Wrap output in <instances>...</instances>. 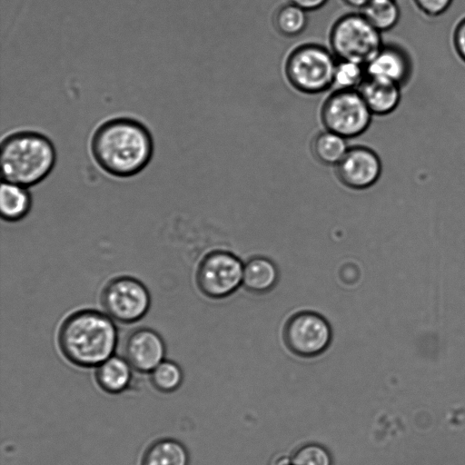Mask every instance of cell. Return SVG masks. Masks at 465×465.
I'll return each instance as SVG.
<instances>
[{
  "mask_svg": "<svg viewBox=\"0 0 465 465\" xmlns=\"http://www.w3.org/2000/svg\"><path fill=\"white\" fill-rule=\"evenodd\" d=\"M154 143L149 128L131 116H114L101 122L89 140V153L105 173L117 178L133 177L153 159Z\"/></svg>",
  "mask_w": 465,
  "mask_h": 465,
  "instance_id": "1",
  "label": "cell"
},
{
  "mask_svg": "<svg viewBox=\"0 0 465 465\" xmlns=\"http://www.w3.org/2000/svg\"><path fill=\"white\" fill-rule=\"evenodd\" d=\"M118 341L114 320L105 312L83 309L61 323L57 342L63 355L80 367H97L113 356Z\"/></svg>",
  "mask_w": 465,
  "mask_h": 465,
  "instance_id": "2",
  "label": "cell"
},
{
  "mask_svg": "<svg viewBox=\"0 0 465 465\" xmlns=\"http://www.w3.org/2000/svg\"><path fill=\"white\" fill-rule=\"evenodd\" d=\"M0 149L3 181L25 187L44 181L56 163L54 143L35 130L20 129L6 134Z\"/></svg>",
  "mask_w": 465,
  "mask_h": 465,
  "instance_id": "3",
  "label": "cell"
},
{
  "mask_svg": "<svg viewBox=\"0 0 465 465\" xmlns=\"http://www.w3.org/2000/svg\"><path fill=\"white\" fill-rule=\"evenodd\" d=\"M338 59L331 50L316 43L292 49L284 63V74L298 92L318 94L332 87Z\"/></svg>",
  "mask_w": 465,
  "mask_h": 465,
  "instance_id": "4",
  "label": "cell"
},
{
  "mask_svg": "<svg viewBox=\"0 0 465 465\" xmlns=\"http://www.w3.org/2000/svg\"><path fill=\"white\" fill-rule=\"evenodd\" d=\"M329 43L338 60L366 64L384 44L381 33L361 13H348L332 25Z\"/></svg>",
  "mask_w": 465,
  "mask_h": 465,
  "instance_id": "5",
  "label": "cell"
},
{
  "mask_svg": "<svg viewBox=\"0 0 465 465\" xmlns=\"http://www.w3.org/2000/svg\"><path fill=\"white\" fill-rule=\"evenodd\" d=\"M320 116L326 130L351 139L368 130L373 114L358 90L334 89L322 103Z\"/></svg>",
  "mask_w": 465,
  "mask_h": 465,
  "instance_id": "6",
  "label": "cell"
},
{
  "mask_svg": "<svg viewBox=\"0 0 465 465\" xmlns=\"http://www.w3.org/2000/svg\"><path fill=\"white\" fill-rule=\"evenodd\" d=\"M101 304L113 320L129 324L144 317L151 305V297L141 281L122 275L111 279L104 286Z\"/></svg>",
  "mask_w": 465,
  "mask_h": 465,
  "instance_id": "7",
  "label": "cell"
},
{
  "mask_svg": "<svg viewBox=\"0 0 465 465\" xmlns=\"http://www.w3.org/2000/svg\"><path fill=\"white\" fill-rule=\"evenodd\" d=\"M243 264L232 252L213 251L207 253L196 270V284L205 296L223 299L242 285Z\"/></svg>",
  "mask_w": 465,
  "mask_h": 465,
  "instance_id": "8",
  "label": "cell"
},
{
  "mask_svg": "<svg viewBox=\"0 0 465 465\" xmlns=\"http://www.w3.org/2000/svg\"><path fill=\"white\" fill-rule=\"evenodd\" d=\"M332 331L321 314L303 311L291 316L283 329L286 347L295 355L312 358L324 352L330 346Z\"/></svg>",
  "mask_w": 465,
  "mask_h": 465,
  "instance_id": "9",
  "label": "cell"
},
{
  "mask_svg": "<svg viewBox=\"0 0 465 465\" xmlns=\"http://www.w3.org/2000/svg\"><path fill=\"white\" fill-rule=\"evenodd\" d=\"M382 164L380 156L365 145L350 146L335 166L340 182L354 190H363L375 184L381 177Z\"/></svg>",
  "mask_w": 465,
  "mask_h": 465,
  "instance_id": "10",
  "label": "cell"
},
{
  "mask_svg": "<svg viewBox=\"0 0 465 465\" xmlns=\"http://www.w3.org/2000/svg\"><path fill=\"white\" fill-rule=\"evenodd\" d=\"M164 353V341L153 329L138 328L125 338L124 358L138 371H152L163 361Z\"/></svg>",
  "mask_w": 465,
  "mask_h": 465,
  "instance_id": "11",
  "label": "cell"
},
{
  "mask_svg": "<svg viewBox=\"0 0 465 465\" xmlns=\"http://www.w3.org/2000/svg\"><path fill=\"white\" fill-rule=\"evenodd\" d=\"M368 76L391 82L400 86L411 76L412 63L407 51L395 44H383L365 64Z\"/></svg>",
  "mask_w": 465,
  "mask_h": 465,
  "instance_id": "12",
  "label": "cell"
},
{
  "mask_svg": "<svg viewBox=\"0 0 465 465\" xmlns=\"http://www.w3.org/2000/svg\"><path fill=\"white\" fill-rule=\"evenodd\" d=\"M358 91L373 115L393 113L401 100V86L368 75Z\"/></svg>",
  "mask_w": 465,
  "mask_h": 465,
  "instance_id": "13",
  "label": "cell"
},
{
  "mask_svg": "<svg viewBox=\"0 0 465 465\" xmlns=\"http://www.w3.org/2000/svg\"><path fill=\"white\" fill-rule=\"evenodd\" d=\"M279 277L276 264L268 258L255 256L243 264L242 285L252 293L271 292L277 285Z\"/></svg>",
  "mask_w": 465,
  "mask_h": 465,
  "instance_id": "14",
  "label": "cell"
},
{
  "mask_svg": "<svg viewBox=\"0 0 465 465\" xmlns=\"http://www.w3.org/2000/svg\"><path fill=\"white\" fill-rule=\"evenodd\" d=\"M32 197L27 187L3 181L0 190L1 217L7 222H17L30 212Z\"/></svg>",
  "mask_w": 465,
  "mask_h": 465,
  "instance_id": "15",
  "label": "cell"
},
{
  "mask_svg": "<svg viewBox=\"0 0 465 465\" xmlns=\"http://www.w3.org/2000/svg\"><path fill=\"white\" fill-rule=\"evenodd\" d=\"M131 365L119 356H111L97 366L95 378L100 387L110 393L123 391L131 381Z\"/></svg>",
  "mask_w": 465,
  "mask_h": 465,
  "instance_id": "16",
  "label": "cell"
},
{
  "mask_svg": "<svg viewBox=\"0 0 465 465\" xmlns=\"http://www.w3.org/2000/svg\"><path fill=\"white\" fill-rule=\"evenodd\" d=\"M346 138L329 130L318 133L312 141L313 157L321 163L336 166L349 149Z\"/></svg>",
  "mask_w": 465,
  "mask_h": 465,
  "instance_id": "17",
  "label": "cell"
},
{
  "mask_svg": "<svg viewBox=\"0 0 465 465\" xmlns=\"http://www.w3.org/2000/svg\"><path fill=\"white\" fill-rule=\"evenodd\" d=\"M188 453L183 444L171 439L151 444L143 458V465H188Z\"/></svg>",
  "mask_w": 465,
  "mask_h": 465,
  "instance_id": "18",
  "label": "cell"
},
{
  "mask_svg": "<svg viewBox=\"0 0 465 465\" xmlns=\"http://www.w3.org/2000/svg\"><path fill=\"white\" fill-rule=\"evenodd\" d=\"M361 13L381 33L391 30L401 18L397 0H370Z\"/></svg>",
  "mask_w": 465,
  "mask_h": 465,
  "instance_id": "19",
  "label": "cell"
},
{
  "mask_svg": "<svg viewBox=\"0 0 465 465\" xmlns=\"http://www.w3.org/2000/svg\"><path fill=\"white\" fill-rule=\"evenodd\" d=\"M305 10L288 2L275 11L272 23L279 34L286 37L301 35L308 25V15Z\"/></svg>",
  "mask_w": 465,
  "mask_h": 465,
  "instance_id": "20",
  "label": "cell"
},
{
  "mask_svg": "<svg viewBox=\"0 0 465 465\" xmlns=\"http://www.w3.org/2000/svg\"><path fill=\"white\" fill-rule=\"evenodd\" d=\"M366 76L364 64L349 60H338L332 87L338 90H358Z\"/></svg>",
  "mask_w": 465,
  "mask_h": 465,
  "instance_id": "21",
  "label": "cell"
},
{
  "mask_svg": "<svg viewBox=\"0 0 465 465\" xmlns=\"http://www.w3.org/2000/svg\"><path fill=\"white\" fill-rule=\"evenodd\" d=\"M151 372L153 386L163 392L173 391L183 381L181 368L171 361H163Z\"/></svg>",
  "mask_w": 465,
  "mask_h": 465,
  "instance_id": "22",
  "label": "cell"
},
{
  "mask_svg": "<svg viewBox=\"0 0 465 465\" xmlns=\"http://www.w3.org/2000/svg\"><path fill=\"white\" fill-rule=\"evenodd\" d=\"M291 465H331V458L324 447L311 443L294 452Z\"/></svg>",
  "mask_w": 465,
  "mask_h": 465,
  "instance_id": "23",
  "label": "cell"
},
{
  "mask_svg": "<svg viewBox=\"0 0 465 465\" xmlns=\"http://www.w3.org/2000/svg\"><path fill=\"white\" fill-rule=\"evenodd\" d=\"M420 11L428 16L435 17L444 14L453 0H413Z\"/></svg>",
  "mask_w": 465,
  "mask_h": 465,
  "instance_id": "24",
  "label": "cell"
},
{
  "mask_svg": "<svg viewBox=\"0 0 465 465\" xmlns=\"http://www.w3.org/2000/svg\"><path fill=\"white\" fill-rule=\"evenodd\" d=\"M453 44L457 54L465 62V17L456 25L453 34Z\"/></svg>",
  "mask_w": 465,
  "mask_h": 465,
  "instance_id": "25",
  "label": "cell"
},
{
  "mask_svg": "<svg viewBox=\"0 0 465 465\" xmlns=\"http://www.w3.org/2000/svg\"><path fill=\"white\" fill-rule=\"evenodd\" d=\"M329 0H289L306 12L316 11L323 7Z\"/></svg>",
  "mask_w": 465,
  "mask_h": 465,
  "instance_id": "26",
  "label": "cell"
},
{
  "mask_svg": "<svg viewBox=\"0 0 465 465\" xmlns=\"http://www.w3.org/2000/svg\"><path fill=\"white\" fill-rule=\"evenodd\" d=\"M346 5L359 9L360 11L368 4L370 0H341Z\"/></svg>",
  "mask_w": 465,
  "mask_h": 465,
  "instance_id": "27",
  "label": "cell"
},
{
  "mask_svg": "<svg viewBox=\"0 0 465 465\" xmlns=\"http://www.w3.org/2000/svg\"><path fill=\"white\" fill-rule=\"evenodd\" d=\"M291 465V464H290Z\"/></svg>",
  "mask_w": 465,
  "mask_h": 465,
  "instance_id": "28",
  "label": "cell"
}]
</instances>
